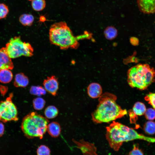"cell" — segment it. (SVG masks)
Instances as JSON below:
<instances>
[{"mask_svg": "<svg viewBox=\"0 0 155 155\" xmlns=\"http://www.w3.org/2000/svg\"><path fill=\"white\" fill-rule=\"evenodd\" d=\"M117 97L106 92L99 98L96 109L92 113V119L95 123H108L122 118L127 114L126 110L122 108L116 102Z\"/></svg>", "mask_w": 155, "mask_h": 155, "instance_id": "cell-1", "label": "cell"}, {"mask_svg": "<svg viewBox=\"0 0 155 155\" xmlns=\"http://www.w3.org/2000/svg\"><path fill=\"white\" fill-rule=\"evenodd\" d=\"M106 137L110 147L117 151L125 142L135 140L155 142V138L139 133L133 129L115 121L106 127Z\"/></svg>", "mask_w": 155, "mask_h": 155, "instance_id": "cell-2", "label": "cell"}, {"mask_svg": "<svg viewBox=\"0 0 155 155\" xmlns=\"http://www.w3.org/2000/svg\"><path fill=\"white\" fill-rule=\"evenodd\" d=\"M85 34L75 36L66 22L63 21L52 25L49 31V38L51 43L63 50L69 48L77 49L79 45L78 40L85 36Z\"/></svg>", "mask_w": 155, "mask_h": 155, "instance_id": "cell-3", "label": "cell"}, {"mask_svg": "<svg viewBox=\"0 0 155 155\" xmlns=\"http://www.w3.org/2000/svg\"><path fill=\"white\" fill-rule=\"evenodd\" d=\"M127 75L130 87L144 90L154 82L155 70L148 64H139L129 69Z\"/></svg>", "mask_w": 155, "mask_h": 155, "instance_id": "cell-4", "label": "cell"}, {"mask_svg": "<svg viewBox=\"0 0 155 155\" xmlns=\"http://www.w3.org/2000/svg\"><path fill=\"white\" fill-rule=\"evenodd\" d=\"M49 121L36 112L30 113L23 118L21 127L27 138L42 139L47 131Z\"/></svg>", "mask_w": 155, "mask_h": 155, "instance_id": "cell-5", "label": "cell"}, {"mask_svg": "<svg viewBox=\"0 0 155 155\" xmlns=\"http://www.w3.org/2000/svg\"><path fill=\"white\" fill-rule=\"evenodd\" d=\"M5 48L11 58H15L22 56L30 57L33 55L34 50L31 44L22 41L20 36L11 38L6 44Z\"/></svg>", "mask_w": 155, "mask_h": 155, "instance_id": "cell-6", "label": "cell"}, {"mask_svg": "<svg viewBox=\"0 0 155 155\" xmlns=\"http://www.w3.org/2000/svg\"><path fill=\"white\" fill-rule=\"evenodd\" d=\"M13 96L11 93L5 100L0 102V121L3 123L18 120L17 109L12 100Z\"/></svg>", "mask_w": 155, "mask_h": 155, "instance_id": "cell-7", "label": "cell"}, {"mask_svg": "<svg viewBox=\"0 0 155 155\" xmlns=\"http://www.w3.org/2000/svg\"><path fill=\"white\" fill-rule=\"evenodd\" d=\"M73 141L84 155H98L96 153V148L94 144L83 139L78 142L73 139Z\"/></svg>", "mask_w": 155, "mask_h": 155, "instance_id": "cell-8", "label": "cell"}, {"mask_svg": "<svg viewBox=\"0 0 155 155\" xmlns=\"http://www.w3.org/2000/svg\"><path fill=\"white\" fill-rule=\"evenodd\" d=\"M43 85L46 91L54 96L57 95L59 89V83L57 79L55 76L47 77L44 80Z\"/></svg>", "mask_w": 155, "mask_h": 155, "instance_id": "cell-9", "label": "cell"}, {"mask_svg": "<svg viewBox=\"0 0 155 155\" xmlns=\"http://www.w3.org/2000/svg\"><path fill=\"white\" fill-rule=\"evenodd\" d=\"M146 109V106L143 103L140 102H136L132 109L129 111L130 121L133 123L135 122L137 116L144 114Z\"/></svg>", "mask_w": 155, "mask_h": 155, "instance_id": "cell-10", "label": "cell"}, {"mask_svg": "<svg viewBox=\"0 0 155 155\" xmlns=\"http://www.w3.org/2000/svg\"><path fill=\"white\" fill-rule=\"evenodd\" d=\"M13 67L11 58L8 55L5 47L0 49V71L5 69H12Z\"/></svg>", "mask_w": 155, "mask_h": 155, "instance_id": "cell-11", "label": "cell"}, {"mask_svg": "<svg viewBox=\"0 0 155 155\" xmlns=\"http://www.w3.org/2000/svg\"><path fill=\"white\" fill-rule=\"evenodd\" d=\"M137 3L140 9L143 13H155V0H137Z\"/></svg>", "mask_w": 155, "mask_h": 155, "instance_id": "cell-12", "label": "cell"}, {"mask_svg": "<svg viewBox=\"0 0 155 155\" xmlns=\"http://www.w3.org/2000/svg\"><path fill=\"white\" fill-rule=\"evenodd\" d=\"M87 93L89 97L92 98H99L102 94V88L100 85L95 82L90 84L87 89Z\"/></svg>", "mask_w": 155, "mask_h": 155, "instance_id": "cell-13", "label": "cell"}, {"mask_svg": "<svg viewBox=\"0 0 155 155\" xmlns=\"http://www.w3.org/2000/svg\"><path fill=\"white\" fill-rule=\"evenodd\" d=\"M29 83L28 77L23 73H20L16 75L13 85L16 87L25 88L28 85Z\"/></svg>", "mask_w": 155, "mask_h": 155, "instance_id": "cell-14", "label": "cell"}, {"mask_svg": "<svg viewBox=\"0 0 155 155\" xmlns=\"http://www.w3.org/2000/svg\"><path fill=\"white\" fill-rule=\"evenodd\" d=\"M47 131L52 137L56 138L58 137L61 132V127L57 122H52L48 125Z\"/></svg>", "mask_w": 155, "mask_h": 155, "instance_id": "cell-15", "label": "cell"}, {"mask_svg": "<svg viewBox=\"0 0 155 155\" xmlns=\"http://www.w3.org/2000/svg\"><path fill=\"white\" fill-rule=\"evenodd\" d=\"M13 77L12 73L10 69H5L0 71V82L8 83L11 81Z\"/></svg>", "mask_w": 155, "mask_h": 155, "instance_id": "cell-16", "label": "cell"}, {"mask_svg": "<svg viewBox=\"0 0 155 155\" xmlns=\"http://www.w3.org/2000/svg\"><path fill=\"white\" fill-rule=\"evenodd\" d=\"M33 16L30 14L24 13L22 14L19 17L20 23L25 26H31L34 21Z\"/></svg>", "mask_w": 155, "mask_h": 155, "instance_id": "cell-17", "label": "cell"}, {"mask_svg": "<svg viewBox=\"0 0 155 155\" xmlns=\"http://www.w3.org/2000/svg\"><path fill=\"white\" fill-rule=\"evenodd\" d=\"M58 109L53 105L48 106L44 111V115L47 119H52L55 118L58 115Z\"/></svg>", "mask_w": 155, "mask_h": 155, "instance_id": "cell-18", "label": "cell"}, {"mask_svg": "<svg viewBox=\"0 0 155 155\" xmlns=\"http://www.w3.org/2000/svg\"><path fill=\"white\" fill-rule=\"evenodd\" d=\"M104 34L106 39L111 40L114 39L117 36V31L114 27L109 26L105 30Z\"/></svg>", "mask_w": 155, "mask_h": 155, "instance_id": "cell-19", "label": "cell"}, {"mask_svg": "<svg viewBox=\"0 0 155 155\" xmlns=\"http://www.w3.org/2000/svg\"><path fill=\"white\" fill-rule=\"evenodd\" d=\"M46 3L45 0H33L31 5L32 9L35 11H39L43 10L45 7Z\"/></svg>", "mask_w": 155, "mask_h": 155, "instance_id": "cell-20", "label": "cell"}, {"mask_svg": "<svg viewBox=\"0 0 155 155\" xmlns=\"http://www.w3.org/2000/svg\"><path fill=\"white\" fill-rule=\"evenodd\" d=\"M144 130L145 132L150 135L155 133V122L151 121L147 122L144 126Z\"/></svg>", "mask_w": 155, "mask_h": 155, "instance_id": "cell-21", "label": "cell"}, {"mask_svg": "<svg viewBox=\"0 0 155 155\" xmlns=\"http://www.w3.org/2000/svg\"><path fill=\"white\" fill-rule=\"evenodd\" d=\"M30 92L32 95L41 96L45 95L46 91L43 87L40 86H32L30 89Z\"/></svg>", "mask_w": 155, "mask_h": 155, "instance_id": "cell-22", "label": "cell"}, {"mask_svg": "<svg viewBox=\"0 0 155 155\" xmlns=\"http://www.w3.org/2000/svg\"><path fill=\"white\" fill-rule=\"evenodd\" d=\"M45 103L44 99L41 97L36 98L32 101L33 107L36 110H42L44 107Z\"/></svg>", "mask_w": 155, "mask_h": 155, "instance_id": "cell-23", "label": "cell"}, {"mask_svg": "<svg viewBox=\"0 0 155 155\" xmlns=\"http://www.w3.org/2000/svg\"><path fill=\"white\" fill-rule=\"evenodd\" d=\"M9 12L8 6L3 3H0V20L6 18Z\"/></svg>", "mask_w": 155, "mask_h": 155, "instance_id": "cell-24", "label": "cell"}, {"mask_svg": "<svg viewBox=\"0 0 155 155\" xmlns=\"http://www.w3.org/2000/svg\"><path fill=\"white\" fill-rule=\"evenodd\" d=\"M51 150L47 146L42 145L37 150V155H50Z\"/></svg>", "mask_w": 155, "mask_h": 155, "instance_id": "cell-25", "label": "cell"}, {"mask_svg": "<svg viewBox=\"0 0 155 155\" xmlns=\"http://www.w3.org/2000/svg\"><path fill=\"white\" fill-rule=\"evenodd\" d=\"M144 99L155 109V93L150 92L146 95Z\"/></svg>", "mask_w": 155, "mask_h": 155, "instance_id": "cell-26", "label": "cell"}, {"mask_svg": "<svg viewBox=\"0 0 155 155\" xmlns=\"http://www.w3.org/2000/svg\"><path fill=\"white\" fill-rule=\"evenodd\" d=\"M146 118L149 120L152 121L155 119V109L150 108L146 109L144 113Z\"/></svg>", "mask_w": 155, "mask_h": 155, "instance_id": "cell-27", "label": "cell"}, {"mask_svg": "<svg viewBox=\"0 0 155 155\" xmlns=\"http://www.w3.org/2000/svg\"><path fill=\"white\" fill-rule=\"evenodd\" d=\"M128 155H144V154L142 150L139 148L138 144H134L133 148Z\"/></svg>", "mask_w": 155, "mask_h": 155, "instance_id": "cell-28", "label": "cell"}, {"mask_svg": "<svg viewBox=\"0 0 155 155\" xmlns=\"http://www.w3.org/2000/svg\"><path fill=\"white\" fill-rule=\"evenodd\" d=\"M8 88L7 86L0 85V92L1 94L4 96L8 91Z\"/></svg>", "mask_w": 155, "mask_h": 155, "instance_id": "cell-29", "label": "cell"}, {"mask_svg": "<svg viewBox=\"0 0 155 155\" xmlns=\"http://www.w3.org/2000/svg\"><path fill=\"white\" fill-rule=\"evenodd\" d=\"M5 130L4 125L2 123L0 122V137L2 136L4 134Z\"/></svg>", "mask_w": 155, "mask_h": 155, "instance_id": "cell-30", "label": "cell"}, {"mask_svg": "<svg viewBox=\"0 0 155 155\" xmlns=\"http://www.w3.org/2000/svg\"><path fill=\"white\" fill-rule=\"evenodd\" d=\"M131 42L134 45H137L138 44L139 41L137 38L135 37H133L131 39Z\"/></svg>", "mask_w": 155, "mask_h": 155, "instance_id": "cell-31", "label": "cell"}, {"mask_svg": "<svg viewBox=\"0 0 155 155\" xmlns=\"http://www.w3.org/2000/svg\"><path fill=\"white\" fill-rule=\"evenodd\" d=\"M28 0V1H32L33 0Z\"/></svg>", "mask_w": 155, "mask_h": 155, "instance_id": "cell-32", "label": "cell"}, {"mask_svg": "<svg viewBox=\"0 0 155 155\" xmlns=\"http://www.w3.org/2000/svg\"></svg>", "mask_w": 155, "mask_h": 155, "instance_id": "cell-33", "label": "cell"}]
</instances>
